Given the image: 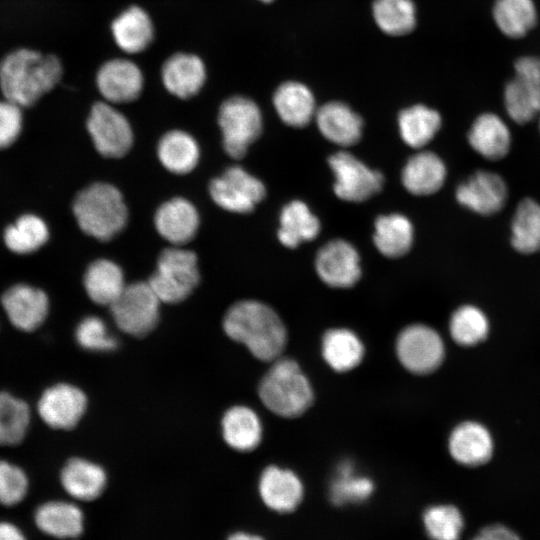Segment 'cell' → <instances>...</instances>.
Returning <instances> with one entry per match:
<instances>
[{
	"label": "cell",
	"mask_w": 540,
	"mask_h": 540,
	"mask_svg": "<svg viewBox=\"0 0 540 540\" xmlns=\"http://www.w3.org/2000/svg\"><path fill=\"white\" fill-rule=\"evenodd\" d=\"M372 15L378 28L390 36L412 32L417 22L413 0H374Z\"/></svg>",
	"instance_id": "37"
},
{
	"label": "cell",
	"mask_w": 540,
	"mask_h": 540,
	"mask_svg": "<svg viewBox=\"0 0 540 540\" xmlns=\"http://www.w3.org/2000/svg\"><path fill=\"white\" fill-rule=\"evenodd\" d=\"M21 129V107L7 99L0 100V149L12 145Z\"/></svg>",
	"instance_id": "47"
},
{
	"label": "cell",
	"mask_w": 540,
	"mask_h": 540,
	"mask_svg": "<svg viewBox=\"0 0 540 540\" xmlns=\"http://www.w3.org/2000/svg\"><path fill=\"white\" fill-rule=\"evenodd\" d=\"M321 354L331 369L344 373L359 366L365 355V347L351 329L331 328L322 336Z\"/></svg>",
	"instance_id": "25"
},
{
	"label": "cell",
	"mask_w": 540,
	"mask_h": 540,
	"mask_svg": "<svg viewBox=\"0 0 540 540\" xmlns=\"http://www.w3.org/2000/svg\"><path fill=\"white\" fill-rule=\"evenodd\" d=\"M218 122L225 152L232 158H242L248 147L260 136L262 116L259 107L244 96H233L220 106Z\"/></svg>",
	"instance_id": "6"
},
{
	"label": "cell",
	"mask_w": 540,
	"mask_h": 540,
	"mask_svg": "<svg viewBox=\"0 0 540 540\" xmlns=\"http://www.w3.org/2000/svg\"><path fill=\"white\" fill-rule=\"evenodd\" d=\"M75 338L86 350L110 351L117 347V340L109 333L105 322L96 316L85 317L79 322Z\"/></svg>",
	"instance_id": "43"
},
{
	"label": "cell",
	"mask_w": 540,
	"mask_h": 540,
	"mask_svg": "<svg viewBox=\"0 0 540 540\" xmlns=\"http://www.w3.org/2000/svg\"><path fill=\"white\" fill-rule=\"evenodd\" d=\"M157 152L162 165L175 174L190 172L199 159L197 142L191 135L181 130L164 134L159 141Z\"/></svg>",
	"instance_id": "35"
},
{
	"label": "cell",
	"mask_w": 540,
	"mask_h": 540,
	"mask_svg": "<svg viewBox=\"0 0 540 540\" xmlns=\"http://www.w3.org/2000/svg\"><path fill=\"white\" fill-rule=\"evenodd\" d=\"M472 540H521L510 528L501 524H492L482 528Z\"/></svg>",
	"instance_id": "48"
},
{
	"label": "cell",
	"mask_w": 540,
	"mask_h": 540,
	"mask_svg": "<svg viewBox=\"0 0 540 540\" xmlns=\"http://www.w3.org/2000/svg\"><path fill=\"white\" fill-rule=\"evenodd\" d=\"M373 481L354 472L352 463L342 462L337 475L331 482L330 498L335 505L359 503L366 500L373 492Z\"/></svg>",
	"instance_id": "40"
},
{
	"label": "cell",
	"mask_w": 540,
	"mask_h": 540,
	"mask_svg": "<svg viewBox=\"0 0 540 540\" xmlns=\"http://www.w3.org/2000/svg\"><path fill=\"white\" fill-rule=\"evenodd\" d=\"M83 283L87 295L93 302L108 306L126 287L121 268L107 259L92 262L85 272Z\"/></svg>",
	"instance_id": "32"
},
{
	"label": "cell",
	"mask_w": 540,
	"mask_h": 540,
	"mask_svg": "<svg viewBox=\"0 0 540 540\" xmlns=\"http://www.w3.org/2000/svg\"><path fill=\"white\" fill-rule=\"evenodd\" d=\"M73 212L81 230L108 241L126 225L128 212L120 191L108 183H95L75 198Z\"/></svg>",
	"instance_id": "4"
},
{
	"label": "cell",
	"mask_w": 540,
	"mask_h": 540,
	"mask_svg": "<svg viewBox=\"0 0 540 540\" xmlns=\"http://www.w3.org/2000/svg\"><path fill=\"white\" fill-rule=\"evenodd\" d=\"M160 303L148 282H135L126 285L110 309L120 330L141 337L155 328L159 320Z\"/></svg>",
	"instance_id": "7"
},
{
	"label": "cell",
	"mask_w": 540,
	"mask_h": 540,
	"mask_svg": "<svg viewBox=\"0 0 540 540\" xmlns=\"http://www.w3.org/2000/svg\"><path fill=\"white\" fill-rule=\"evenodd\" d=\"M514 77L540 114V56L526 55L514 63Z\"/></svg>",
	"instance_id": "46"
},
{
	"label": "cell",
	"mask_w": 540,
	"mask_h": 540,
	"mask_svg": "<svg viewBox=\"0 0 540 540\" xmlns=\"http://www.w3.org/2000/svg\"><path fill=\"white\" fill-rule=\"evenodd\" d=\"M413 226L409 219L393 213L379 216L374 223L373 241L378 251L388 258L404 256L413 243Z\"/></svg>",
	"instance_id": "31"
},
{
	"label": "cell",
	"mask_w": 540,
	"mask_h": 540,
	"mask_svg": "<svg viewBox=\"0 0 540 540\" xmlns=\"http://www.w3.org/2000/svg\"><path fill=\"white\" fill-rule=\"evenodd\" d=\"M511 245L522 254L540 251V203L532 198L522 199L511 222Z\"/></svg>",
	"instance_id": "36"
},
{
	"label": "cell",
	"mask_w": 540,
	"mask_h": 540,
	"mask_svg": "<svg viewBox=\"0 0 540 540\" xmlns=\"http://www.w3.org/2000/svg\"><path fill=\"white\" fill-rule=\"evenodd\" d=\"M60 482L72 498L93 501L104 491L107 476L98 464L82 458H72L62 468Z\"/></svg>",
	"instance_id": "26"
},
{
	"label": "cell",
	"mask_w": 540,
	"mask_h": 540,
	"mask_svg": "<svg viewBox=\"0 0 540 540\" xmlns=\"http://www.w3.org/2000/svg\"><path fill=\"white\" fill-rule=\"evenodd\" d=\"M87 129L96 150L105 157L125 155L132 146L133 133L127 118L111 103L97 102L87 119Z\"/></svg>",
	"instance_id": "10"
},
{
	"label": "cell",
	"mask_w": 540,
	"mask_h": 540,
	"mask_svg": "<svg viewBox=\"0 0 540 540\" xmlns=\"http://www.w3.org/2000/svg\"><path fill=\"white\" fill-rule=\"evenodd\" d=\"M423 523L432 540H460L464 519L453 505L429 507L423 514Z\"/></svg>",
	"instance_id": "42"
},
{
	"label": "cell",
	"mask_w": 540,
	"mask_h": 540,
	"mask_svg": "<svg viewBox=\"0 0 540 540\" xmlns=\"http://www.w3.org/2000/svg\"><path fill=\"white\" fill-rule=\"evenodd\" d=\"M111 31L117 46L129 54L145 50L154 35L150 16L143 8L135 5L123 10L113 20Z\"/></svg>",
	"instance_id": "28"
},
{
	"label": "cell",
	"mask_w": 540,
	"mask_h": 540,
	"mask_svg": "<svg viewBox=\"0 0 540 540\" xmlns=\"http://www.w3.org/2000/svg\"><path fill=\"white\" fill-rule=\"evenodd\" d=\"M29 481L26 473L19 466L0 460V504L15 506L28 492Z\"/></svg>",
	"instance_id": "44"
},
{
	"label": "cell",
	"mask_w": 540,
	"mask_h": 540,
	"mask_svg": "<svg viewBox=\"0 0 540 540\" xmlns=\"http://www.w3.org/2000/svg\"><path fill=\"white\" fill-rule=\"evenodd\" d=\"M199 279L195 253L176 246L160 254L148 283L161 302L175 304L192 293Z\"/></svg>",
	"instance_id": "5"
},
{
	"label": "cell",
	"mask_w": 540,
	"mask_h": 540,
	"mask_svg": "<svg viewBox=\"0 0 540 540\" xmlns=\"http://www.w3.org/2000/svg\"><path fill=\"white\" fill-rule=\"evenodd\" d=\"M449 330L457 344L473 346L487 337L489 323L486 315L478 307L463 305L453 312Z\"/></svg>",
	"instance_id": "41"
},
{
	"label": "cell",
	"mask_w": 540,
	"mask_h": 540,
	"mask_svg": "<svg viewBox=\"0 0 540 540\" xmlns=\"http://www.w3.org/2000/svg\"><path fill=\"white\" fill-rule=\"evenodd\" d=\"M227 540H263L260 536L249 534L246 532H235L231 534Z\"/></svg>",
	"instance_id": "50"
},
{
	"label": "cell",
	"mask_w": 540,
	"mask_h": 540,
	"mask_svg": "<svg viewBox=\"0 0 540 540\" xmlns=\"http://www.w3.org/2000/svg\"><path fill=\"white\" fill-rule=\"evenodd\" d=\"M144 78L140 68L131 60L115 58L99 68L96 84L99 92L111 104L128 103L139 97Z\"/></svg>",
	"instance_id": "16"
},
{
	"label": "cell",
	"mask_w": 540,
	"mask_h": 540,
	"mask_svg": "<svg viewBox=\"0 0 540 540\" xmlns=\"http://www.w3.org/2000/svg\"><path fill=\"white\" fill-rule=\"evenodd\" d=\"M272 362L259 384L260 400L268 410L280 417L303 415L314 401L309 379L291 358L279 357Z\"/></svg>",
	"instance_id": "3"
},
{
	"label": "cell",
	"mask_w": 540,
	"mask_h": 540,
	"mask_svg": "<svg viewBox=\"0 0 540 540\" xmlns=\"http://www.w3.org/2000/svg\"><path fill=\"white\" fill-rule=\"evenodd\" d=\"M86 407L87 398L81 389L71 384L58 383L42 393L37 411L49 427L68 430L78 424Z\"/></svg>",
	"instance_id": "13"
},
{
	"label": "cell",
	"mask_w": 540,
	"mask_h": 540,
	"mask_svg": "<svg viewBox=\"0 0 540 540\" xmlns=\"http://www.w3.org/2000/svg\"><path fill=\"white\" fill-rule=\"evenodd\" d=\"M262 2H265V3H269V2H272L273 0H260Z\"/></svg>",
	"instance_id": "51"
},
{
	"label": "cell",
	"mask_w": 540,
	"mask_h": 540,
	"mask_svg": "<svg viewBox=\"0 0 540 540\" xmlns=\"http://www.w3.org/2000/svg\"><path fill=\"white\" fill-rule=\"evenodd\" d=\"M441 124L439 112L423 104L405 108L398 115L401 138L415 149L428 144L439 131Z\"/></svg>",
	"instance_id": "34"
},
{
	"label": "cell",
	"mask_w": 540,
	"mask_h": 540,
	"mask_svg": "<svg viewBox=\"0 0 540 540\" xmlns=\"http://www.w3.org/2000/svg\"><path fill=\"white\" fill-rule=\"evenodd\" d=\"M315 268L319 278L333 288H350L361 277L359 254L343 239L331 240L319 249Z\"/></svg>",
	"instance_id": "12"
},
{
	"label": "cell",
	"mask_w": 540,
	"mask_h": 540,
	"mask_svg": "<svg viewBox=\"0 0 540 540\" xmlns=\"http://www.w3.org/2000/svg\"><path fill=\"white\" fill-rule=\"evenodd\" d=\"M0 540H27L22 530L9 521H0Z\"/></svg>",
	"instance_id": "49"
},
{
	"label": "cell",
	"mask_w": 540,
	"mask_h": 540,
	"mask_svg": "<svg viewBox=\"0 0 540 540\" xmlns=\"http://www.w3.org/2000/svg\"><path fill=\"white\" fill-rule=\"evenodd\" d=\"M210 195L218 206L227 211L248 213L264 199L266 189L259 179L243 168L233 166L212 180Z\"/></svg>",
	"instance_id": "11"
},
{
	"label": "cell",
	"mask_w": 540,
	"mask_h": 540,
	"mask_svg": "<svg viewBox=\"0 0 540 540\" xmlns=\"http://www.w3.org/2000/svg\"><path fill=\"white\" fill-rule=\"evenodd\" d=\"M468 141L482 157L497 161L504 158L511 146V133L507 124L494 113H483L472 123Z\"/></svg>",
	"instance_id": "24"
},
{
	"label": "cell",
	"mask_w": 540,
	"mask_h": 540,
	"mask_svg": "<svg viewBox=\"0 0 540 540\" xmlns=\"http://www.w3.org/2000/svg\"><path fill=\"white\" fill-rule=\"evenodd\" d=\"M279 241L288 248L311 241L320 232V222L309 207L300 200L286 204L280 213Z\"/></svg>",
	"instance_id": "30"
},
{
	"label": "cell",
	"mask_w": 540,
	"mask_h": 540,
	"mask_svg": "<svg viewBox=\"0 0 540 540\" xmlns=\"http://www.w3.org/2000/svg\"><path fill=\"white\" fill-rule=\"evenodd\" d=\"M34 522L44 534L57 539H76L84 530V515L74 503L52 500L41 504Z\"/></svg>",
	"instance_id": "22"
},
{
	"label": "cell",
	"mask_w": 540,
	"mask_h": 540,
	"mask_svg": "<svg viewBox=\"0 0 540 540\" xmlns=\"http://www.w3.org/2000/svg\"><path fill=\"white\" fill-rule=\"evenodd\" d=\"M448 449L457 463L477 467L491 459L493 440L485 426L466 421L457 425L450 433Z\"/></svg>",
	"instance_id": "17"
},
{
	"label": "cell",
	"mask_w": 540,
	"mask_h": 540,
	"mask_svg": "<svg viewBox=\"0 0 540 540\" xmlns=\"http://www.w3.org/2000/svg\"><path fill=\"white\" fill-rule=\"evenodd\" d=\"M46 223L38 216L26 214L5 229L4 241L9 250L28 254L38 250L48 240Z\"/></svg>",
	"instance_id": "39"
},
{
	"label": "cell",
	"mask_w": 540,
	"mask_h": 540,
	"mask_svg": "<svg viewBox=\"0 0 540 540\" xmlns=\"http://www.w3.org/2000/svg\"><path fill=\"white\" fill-rule=\"evenodd\" d=\"M492 17L503 35L520 39L536 26L538 14L533 0H495Z\"/></svg>",
	"instance_id": "33"
},
{
	"label": "cell",
	"mask_w": 540,
	"mask_h": 540,
	"mask_svg": "<svg viewBox=\"0 0 540 540\" xmlns=\"http://www.w3.org/2000/svg\"><path fill=\"white\" fill-rule=\"evenodd\" d=\"M455 196L462 206L477 214L489 216L503 209L508 188L499 174L479 170L458 185Z\"/></svg>",
	"instance_id": "14"
},
{
	"label": "cell",
	"mask_w": 540,
	"mask_h": 540,
	"mask_svg": "<svg viewBox=\"0 0 540 540\" xmlns=\"http://www.w3.org/2000/svg\"><path fill=\"white\" fill-rule=\"evenodd\" d=\"M539 127H540V114H539Z\"/></svg>",
	"instance_id": "52"
},
{
	"label": "cell",
	"mask_w": 540,
	"mask_h": 540,
	"mask_svg": "<svg viewBox=\"0 0 540 540\" xmlns=\"http://www.w3.org/2000/svg\"><path fill=\"white\" fill-rule=\"evenodd\" d=\"M225 442L241 452L252 451L262 440V424L256 412L243 405L228 409L222 419Z\"/></svg>",
	"instance_id": "29"
},
{
	"label": "cell",
	"mask_w": 540,
	"mask_h": 540,
	"mask_svg": "<svg viewBox=\"0 0 540 540\" xmlns=\"http://www.w3.org/2000/svg\"><path fill=\"white\" fill-rule=\"evenodd\" d=\"M503 100L508 116L517 124H527L539 116L538 109L514 76L504 87Z\"/></svg>",
	"instance_id": "45"
},
{
	"label": "cell",
	"mask_w": 540,
	"mask_h": 540,
	"mask_svg": "<svg viewBox=\"0 0 540 540\" xmlns=\"http://www.w3.org/2000/svg\"><path fill=\"white\" fill-rule=\"evenodd\" d=\"M28 404L14 395L0 392V445H18L25 438L30 424Z\"/></svg>",
	"instance_id": "38"
},
{
	"label": "cell",
	"mask_w": 540,
	"mask_h": 540,
	"mask_svg": "<svg viewBox=\"0 0 540 540\" xmlns=\"http://www.w3.org/2000/svg\"><path fill=\"white\" fill-rule=\"evenodd\" d=\"M1 304L10 323L24 332L39 328L49 312L46 293L23 283L8 288L1 297Z\"/></svg>",
	"instance_id": "15"
},
{
	"label": "cell",
	"mask_w": 540,
	"mask_h": 540,
	"mask_svg": "<svg viewBox=\"0 0 540 540\" xmlns=\"http://www.w3.org/2000/svg\"><path fill=\"white\" fill-rule=\"evenodd\" d=\"M165 88L174 96L187 99L196 95L206 79V69L200 57L190 53L170 56L161 70Z\"/></svg>",
	"instance_id": "19"
},
{
	"label": "cell",
	"mask_w": 540,
	"mask_h": 540,
	"mask_svg": "<svg viewBox=\"0 0 540 540\" xmlns=\"http://www.w3.org/2000/svg\"><path fill=\"white\" fill-rule=\"evenodd\" d=\"M396 356L410 373L427 375L437 370L445 356L440 335L431 327L416 323L404 327L395 343Z\"/></svg>",
	"instance_id": "8"
},
{
	"label": "cell",
	"mask_w": 540,
	"mask_h": 540,
	"mask_svg": "<svg viewBox=\"0 0 540 540\" xmlns=\"http://www.w3.org/2000/svg\"><path fill=\"white\" fill-rule=\"evenodd\" d=\"M62 76V64L52 54L17 49L0 62V89L4 98L20 107L35 104Z\"/></svg>",
	"instance_id": "2"
},
{
	"label": "cell",
	"mask_w": 540,
	"mask_h": 540,
	"mask_svg": "<svg viewBox=\"0 0 540 540\" xmlns=\"http://www.w3.org/2000/svg\"><path fill=\"white\" fill-rule=\"evenodd\" d=\"M228 337L247 347L261 361L281 357L287 344L286 327L277 312L265 303L242 300L233 304L223 319Z\"/></svg>",
	"instance_id": "1"
},
{
	"label": "cell",
	"mask_w": 540,
	"mask_h": 540,
	"mask_svg": "<svg viewBox=\"0 0 540 540\" xmlns=\"http://www.w3.org/2000/svg\"><path fill=\"white\" fill-rule=\"evenodd\" d=\"M273 105L280 119L296 128L306 126L317 111L313 93L298 81L279 85L273 95Z\"/></svg>",
	"instance_id": "27"
},
{
	"label": "cell",
	"mask_w": 540,
	"mask_h": 540,
	"mask_svg": "<svg viewBox=\"0 0 540 540\" xmlns=\"http://www.w3.org/2000/svg\"><path fill=\"white\" fill-rule=\"evenodd\" d=\"M446 166L432 151H420L411 156L402 170V184L405 189L418 196L436 193L446 179Z\"/></svg>",
	"instance_id": "23"
},
{
	"label": "cell",
	"mask_w": 540,
	"mask_h": 540,
	"mask_svg": "<svg viewBox=\"0 0 540 540\" xmlns=\"http://www.w3.org/2000/svg\"><path fill=\"white\" fill-rule=\"evenodd\" d=\"M199 226V215L192 203L173 198L163 203L155 214L158 233L175 246L189 242Z\"/></svg>",
	"instance_id": "21"
},
{
	"label": "cell",
	"mask_w": 540,
	"mask_h": 540,
	"mask_svg": "<svg viewBox=\"0 0 540 540\" xmlns=\"http://www.w3.org/2000/svg\"><path fill=\"white\" fill-rule=\"evenodd\" d=\"M328 163L335 176L334 193L344 201L363 202L382 188L383 175L348 152L331 155Z\"/></svg>",
	"instance_id": "9"
},
{
	"label": "cell",
	"mask_w": 540,
	"mask_h": 540,
	"mask_svg": "<svg viewBox=\"0 0 540 540\" xmlns=\"http://www.w3.org/2000/svg\"><path fill=\"white\" fill-rule=\"evenodd\" d=\"M259 493L264 504L277 512H291L301 502L303 485L289 469L267 466L259 479Z\"/></svg>",
	"instance_id": "18"
},
{
	"label": "cell",
	"mask_w": 540,
	"mask_h": 540,
	"mask_svg": "<svg viewBox=\"0 0 540 540\" xmlns=\"http://www.w3.org/2000/svg\"><path fill=\"white\" fill-rule=\"evenodd\" d=\"M315 119L321 134L334 144L352 146L361 138L363 120L343 102L325 103L317 109Z\"/></svg>",
	"instance_id": "20"
}]
</instances>
